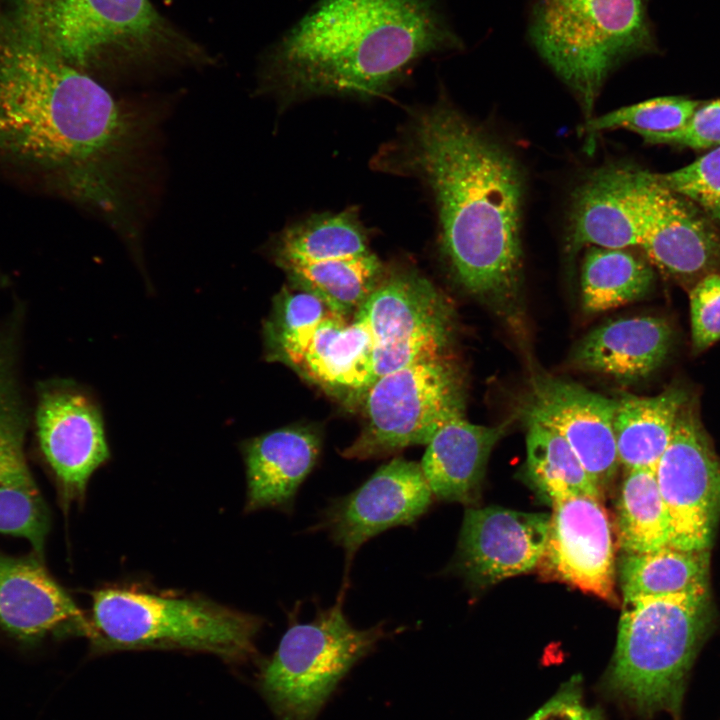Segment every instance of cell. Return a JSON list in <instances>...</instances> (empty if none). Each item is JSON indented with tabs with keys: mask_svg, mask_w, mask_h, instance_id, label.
Masks as SVG:
<instances>
[{
	"mask_svg": "<svg viewBox=\"0 0 720 720\" xmlns=\"http://www.w3.org/2000/svg\"><path fill=\"white\" fill-rule=\"evenodd\" d=\"M552 507L542 574L617 603L612 527L601 499L572 495Z\"/></svg>",
	"mask_w": 720,
	"mask_h": 720,
	"instance_id": "16",
	"label": "cell"
},
{
	"mask_svg": "<svg viewBox=\"0 0 720 720\" xmlns=\"http://www.w3.org/2000/svg\"><path fill=\"white\" fill-rule=\"evenodd\" d=\"M26 2H37L39 0H25Z\"/></svg>",
	"mask_w": 720,
	"mask_h": 720,
	"instance_id": "38",
	"label": "cell"
},
{
	"mask_svg": "<svg viewBox=\"0 0 720 720\" xmlns=\"http://www.w3.org/2000/svg\"><path fill=\"white\" fill-rule=\"evenodd\" d=\"M409 160L430 186L442 248L458 282L513 313L522 281L524 179L513 155L448 105L419 113Z\"/></svg>",
	"mask_w": 720,
	"mask_h": 720,
	"instance_id": "2",
	"label": "cell"
},
{
	"mask_svg": "<svg viewBox=\"0 0 720 720\" xmlns=\"http://www.w3.org/2000/svg\"><path fill=\"white\" fill-rule=\"evenodd\" d=\"M90 622L35 553L0 552V630L24 645L51 635H88Z\"/></svg>",
	"mask_w": 720,
	"mask_h": 720,
	"instance_id": "18",
	"label": "cell"
},
{
	"mask_svg": "<svg viewBox=\"0 0 720 720\" xmlns=\"http://www.w3.org/2000/svg\"><path fill=\"white\" fill-rule=\"evenodd\" d=\"M640 169H598L576 189L568 219V248L626 249L640 246L643 211Z\"/></svg>",
	"mask_w": 720,
	"mask_h": 720,
	"instance_id": "19",
	"label": "cell"
},
{
	"mask_svg": "<svg viewBox=\"0 0 720 720\" xmlns=\"http://www.w3.org/2000/svg\"><path fill=\"white\" fill-rule=\"evenodd\" d=\"M49 530L47 507L25 466L0 483V533L26 539L42 557Z\"/></svg>",
	"mask_w": 720,
	"mask_h": 720,
	"instance_id": "33",
	"label": "cell"
},
{
	"mask_svg": "<svg viewBox=\"0 0 720 720\" xmlns=\"http://www.w3.org/2000/svg\"><path fill=\"white\" fill-rule=\"evenodd\" d=\"M527 425V468L535 484L550 498L588 495L603 498L580 460L562 436L534 421Z\"/></svg>",
	"mask_w": 720,
	"mask_h": 720,
	"instance_id": "30",
	"label": "cell"
},
{
	"mask_svg": "<svg viewBox=\"0 0 720 720\" xmlns=\"http://www.w3.org/2000/svg\"><path fill=\"white\" fill-rule=\"evenodd\" d=\"M34 430L63 499L82 497L93 472L110 457L102 410L94 393L70 379L40 382Z\"/></svg>",
	"mask_w": 720,
	"mask_h": 720,
	"instance_id": "12",
	"label": "cell"
},
{
	"mask_svg": "<svg viewBox=\"0 0 720 720\" xmlns=\"http://www.w3.org/2000/svg\"><path fill=\"white\" fill-rule=\"evenodd\" d=\"M616 531L624 553L649 552L670 545V516L655 470H628L616 503Z\"/></svg>",
	"mask_w": 720,
	"mask_h": 720,
	"instance_id": "26",
	"label": "cell"
},
{
	"mask_svg": "<svg viewBox=\"0 0 720 720\" xmlns=\"http://www.w3.org/2000/svg\"><path fill=\"white\" fill-rule=\"evenodd\" d=\"M432 501L420 463L394 458L359 488L333 499L314 528L326 531L344 550L348 567L366 541L389 528L416 522Z\"/></svg>",
	"mask_w": 720,
	"mask_h": 720,
	"instance_id": "14",
	"label": "cell"
},
{
	"mask_svg": "<svg viewBox=\"0 0 720 720\" xmlns=\"http://www.w3.org/2000/svg\"><path fill=\"white\" fill-rule=\"evenodd\" d=\"M20 320L16 307L0 320V483L28 466L25 438L29 415L18 366Z\"/></svg>",
	"mask_w": 720,
	"mask_h": 720,
	"instance_id": "29",
	"label": "cell"
},
{
	"mask_svg": "<svg viewBox=\"0 0 720 720\" xmlns=\"http://www.w3.org/2000/svg\"><path fill=\"white\" fill-rule=\"evenodd\" d=\"M462 47L437 0H319L267 55L262 87L286 99L371 96Z\"/></svg>",
	"mask_w": 720,
	"mask_h": 720,
	"instance_id": "3",
	"label": "cell"
},
{
	"mask_svg": "<svg viewBox=\"0 0 720 720\" xmlns=\"http://www.w3.org/2000/svg\"><path fill=\"white\" fill-rule=\"evenodd\" d=\"M282 270L295 287L315 295L329 311L344 317L359 309L384 275L373 252L330 263L293 264Z\"/></svg>",
	"mask_w": 720,
	"mask_h": 720,
	"instance_id": "28",
	"label": "cell"
},
{
	"mask_svg": "<svg viewBox=\"0 0 720 720\" xmlns=\"http://www.w3.org/2000/svg\"><path fill=\"white\" fill-rule=\"evenodd\" d=\"M330 313L315 295L284 288L263 327L267 358L296 367L314 330Z\"/></svg>",
	"mask_w": 720,
	"mask_h": 720,
	"instance_id": "31",
	"label": "cell"
},
{
	"mask_svg": "<svg viewBox=\"0 0 720 720\" xmlns=\"http://www.w3.org/2000/svg\"><path fill=\"white\" fill-rule=\"evenodd\" d=\"M709 622V593L623 598L612 687L641 712L677 717Z\"/></svg>",
	"mask_w": 720,
	"mask_h": 720,
	"instance_id": "6",
	"label": "cell"
},
{
	"mask_svg": "<svg viewBox=\"0 0 720 720\" xmlns=\"http://www.w3.org/2000/svg\"><path fill=\"white\" fill-rule=\"evenodd\" d=\"M655 475L670 516V545L710 550L720 518V458L694 398L681 407Z\"/></svg>",
	"mask_w": 720,
	"mask_h": 720,
	"instance_id": "11",
	"label": "cell"
},
{
	"mask_svg": "<svg viewBox=\"0 0 720 720\" xmlns=\"http://www.w3.org/2000/svg\"><path fill=\"white\" fill-rule=\"evenodd\" d=\"M355 316L367 324L372 336L375 379L443 356L451 336L449 304L415 272L384 274Z\"/></svg>",
	"mask_w": 720,
	"mask_h": 720,
	"instance_id": "10",
	"label": "cell"
},
{
	"mask_svg": "<svg viewBox=\"0 0 720 720\" xmlns=\"http://www.w3.org/2000/svg\"><path fill=\"white\" fill-rule=\"evenodd\" d=\"M528 36L591 119L608 76L656 49L646 0H533Z\"/></svg>",
	"mask_w": 720,
	"mask_h": 720,
	"instance_id": "4",
	"label": "cell"
},
{
	"mask_svg": "<svg viewBox=\"0 0 720 720\" xmlns=\"http://www.w3.org/2000/svg\"><path fill=\"white\" fill-rule=\"evenodd\" d=\"M22 7L47 46L79 69L170 51L195 58L193 46L178 38L149 0H39Z\"/></svg>",
	"mask_w": 720,
	"mask_h": 720,
	"instance_id": "8",
	"label": "cell"
},
{
	"mask_svg": "<svg viewBox=\"0 0 720 720\" xmlns=\"http://www.w3.org/2000/svg\"><path fill=\"white\" fill-rule=\"evenodd\" d=\"M672 341L673 330L664 318H620L587 333L573 350L571 362L583 371L635 382L663 364Z\"/></svg>",
	"mask_w": 720,
	"mask_h": 720,
	"instance_id": "21",
	"label": "cell"
},
{
	"mask_svg": "<svg viewBox=\"0 0 720 720\" xmlns=\"http://www.w3.org/2000/svg\"><path fill=\"white\" fill-rule=\"evenodd\" d=\"M528 720H600L596 712L587 708L575 687H568L550 699Z\"/></svg>",
	"mask_w": 720,
	"mask_h": 720,
	"instance_id": "37",
	"label": "cell"
},
{
	"mask_svg": "<svg viewBox=\"0 0 720 720\" xmlns=\"http://www.w3.org/2000/svg\"><path fill=\"white\" fill-rule=\"evenodd\" d=\"M655 144L693 149L720 146V99L702 103L683 128L661 136Z\"/></svg>",
	"mask_w": 720,
	"mask_h": 720,
	"instance_id": "36",
	"label": "cell"
},
{
	"mask_svg": "<svg viewBox=\"0 0 720 720\" xmlns=\"http://www.w3.org/2000/svg\"><path fill=\"white\" fill-rule=\"evenodd\" d=\"M581 271L585 312L595 314L639 300L650 290L654 273L626 249L588 247Z\"/></svg>",
	"mask_w": 720,
	"mask_h": 720,
	"instance_id": "27",
	"label": "cell"
},
{
	"mask_svg": "<svg viewBox=\"0 0 720 720\" xmlns=\"http://www.w3.org/2000/svg\"><path fill=\"white\" fill-rule=\"evenodd\" d=\"M384 622L357 629L337 602L290 625L261 667L258 687L277 720H315L342 678L389 636Z\"/></svg>",
	"mask_w": 720,
	"mask_h": 720,
	"instance_id": "7",
	"label": "cell"
},
{
	"mask_svg": "<svg viewBox=\"0 0 720 720\" xmlns=\"http://www.w3.org/2000/svg\"><path fill=\"white\" fill-rule=\"evenodd\" d=\"M689 398L681 386H670L655 396L622 393L616 398L613 430L619 463L628 470H655Z\"/></svg>",
	"mask_w": 720,
	"mask_h": 720,
	"instance_id": "24",
	"label": "cell"
},
{
	"mask_svg": "<svg viewBox=\"0 0 720 720\" xmlns=\"http://www.w3.org/2000/svg\"><path fill=\"white\" fill-rule=\"evenodd\" d=\"M688 293L692 348L700 353L720 340V273L705 277Z\"/></svg>",
	"mask_w": 720,
	"mask_h": 720,
	"instance_id": "35",
	"label": "cell"
},
{
	"mask_svg": "<svg viewBox=\"0 0 720 720\" xmlns=\"http://www.w3.org/2000/svg\"><path fill=\"white\" fill-rule=\"evenodd\" d=\"M87 637L97 652L183 649L226 660L255 653L259 617L196 597L110 587L96 591Z\"/></svg>",
	"mask_w": 720,
	"mask_h": 720,
	"instance_id": "5",
	"label": "cell"
},
{
	"mask_svg": "<svg viewBox=\"0 0 720 720\" xmlns=\"http://www.w3.org/2000/svg\"><path fill=\"white\" fill-rule=\"evenodd\" d=\"M464 416V393L456 369L444 358L421 360L374 380L364 392V424L341 453L373 459L426 445L450 420Z\"/></svg>",
	"mask_w": 720,
	"mask_h": 720,
	"instance_id": "9",
	"label": "cell"
},
{
	"mask_svg": "<svg viewBox=\"0 0 720 720\" xmlns=\"http://www.w3.org/2000/svg\"><path fill=\"white\" fill-rule=\"evenodd\" d=\"M149 120L49 48L22 7L0 24V153L53 171L120 233L134 224Z\"/></svg>",
	"mask_w": 720,
	"mask_h": 720,
	"instance_id": "1",
	"label": "cell"
},
{
	"mask_svg": "<svg viewBox=\"0 0 720 720\" xmlns=\"http://www.w3.org/2000/svg\"><path fill=\"white\" fill-rule=\"evenodd\" d=\"M508 424L477 425L461 416L440 427L426 444L420 463L433 496L448 502H474L489 455Z\"/></svg>",
	"mask_w": 720,
	"mask_h": 720,
	"instance_id": "22",
	"label": "cell"
},
{
	"mask_svg": "<svg viewBox=\"0 0 720 720\" xmlns=\"http://www.w3.org/2000/svg\"><path fill=\"white\" fill-rule=\"evenodd\" d=\"M329 389L365 392L374 382L373 340L367 324L330 313L314 330L297 365Z\"/></svg>",
	"mask_w": 720,
	"mask_h": 720,
	"instance_id": "23",
	"label": "cell"
},
{
	"mask_svg": "<svg viewBox=\"0 0 720 720\" xmlns=\"http://www.w3.org/2000/svg\"><path fill=\"white\" fill-rule=\"evenodd\" d=\"M701 104L684 97L652 98L592 117L586 121L584 128L592 135L606 130L626 129L655 144L661 136L683 128Z\"/></svg>",
	"mask_w": 720,
	"mask_h": 720,
	"instance_id": "32",
	"label": "cell"
},
{
	"mask_svg": "<svg viewBox=\"0 0 720 720\" xmlns=\"http://www.w3.org/2000/svg\"><path fill=\"white\" fill-rule=\"evenodd\" d=\"M549 524L547 513L469 508L462 522L455 569L478 586L529 572L541 560Z\"/></svg>",
	"mask_w": 720,
	"mask_h": 720,
	"instance_id": "17",
	"label": "cell"
},
{
	"mask_svg": "<svg viewBox=\"0 0 720 720\" xmlns=\"http://www.w3.org/2000/svg\"><path fill=\"white\" fill-rule=\"evenodd\" d=\"M710 550H685L671 545L625 553L619 564L623 598L699 595L709 593Z\"/></svg>",
	"mask_w": 720,
	"mask_h": 720,
	"instance_id": "25",
	"label": "cell"
},
{
	"mask_svg": "<svg viewBox=\"0 0 720 720\" xmlns=\"http://www.w3.org/2000/svg\"><path fill=\"white\" fill-rule=\"evenodd\" d=\"M668 189L691 201L720 227V146L694 162L665 174H656Z\"/></svg>",
	"mask_w": 720,
	"mask_h": 720,
	"instance_id": "34",
	"label": "cell"
},
{
	"mask_svg": "<svg viewBox=\"0 0 720 720\" xmlns=\"http://www.w3.org/2000/svg\"><path fill=\"white\" fill-rule=\"evenodd\" d=\"M615 409L616 398L536 371L531 376L521 415L524 421L537 422L562 436L603 491L620 464L613 430Z\"/></svg>",
	"mask_w": 720,
	"mask_h": 720,
	"instance_id": "13",
	"label": "cell"
},
{
	"mask_svg": "<svg viewBox=\"0 0 720 720\" xmlns=\"http://www.w3.org/2000/svg\"><path fill=\"white\" fill-rule=\"evenodd\" d=\"M322 438L311 426L292 425L245 441L246 510L291 512L299 487L321 452Z\"/></svg>",
	"mask_w": 720,
	"mask_h": 720,
	"instance_id": "20",
	"label": "cell"
},
{
	"mask_svg": "<svg viewBox=\"0 0 720 720\" xmlns=\"http://www.w3.org/2000/svg\"><path fill=\"white\" fill-rule=\"evenodd\" d=\"M643 229L640 246L667 277L689 292L720 273V233L686 198L641 170Z\"/></svg>",
	"mask_w": 720,
	"mask_h": 720,
	"instance_id": "15",
	"label": "cell"
}]
</instances>
